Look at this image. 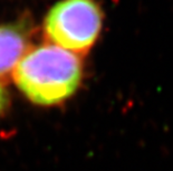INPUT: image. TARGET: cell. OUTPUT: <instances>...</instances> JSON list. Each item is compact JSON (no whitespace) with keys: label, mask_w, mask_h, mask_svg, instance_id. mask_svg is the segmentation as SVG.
Masks as SVG:
<instances>
[{"label":"cell","mask_w":173,"mask_h":171,"mask_svg":"<svg viewBox=\"0 0 173 171\" xmlns=\"http://www.w3.org/2000/svg\"><path fill=\"white\" fill-rule=\"evenodd\" d=\"M28 28L20 23L0 26V83L13 75L18 63L29 51Z\"/></svg>","instance_id":"obj_3"},{"label":"cell","mask_w":173,"mask_h":171,"mask_svg":"<svg viewBox=\"0 0 173 171\" xmlns=\"http://www.w3.org/2000/svg\"><path fill=\"white\" fill-rule=\"evenodd\" d=\"M18 89L39 106L62 104L72 97L83 78V61L55 44L29 50L12 75Z\"/></svg>","instance_id":"obj_1"},{"label":"cell","mask_w":173,"mask_h":171,"mask_svg":"<svg viewBox=\"0 0 173 171\" xmlns=\"http://www.w3.org/2000/svg\"><path fill=\"white\" fill-rule=\"evenodd\" d=\"M8 104H9L8 92H7V90L5 89V87L0 83V114L6 110Z\"/></svg>","instance_id":"obj_4"},{"label":"cell","mask_w":173,"mask_h":171,"mask_svg":"<svg viewBox=\"0 0 173 171\" xmlns=\"http://www.w3.org/2000/svg\"><path fill=\"white\" fill-rule=\"evenodd\" d=\"M103 12L95 0H62L45 18V34L55 46L86 53L100 36Z\"/></svg>","instance_id":"obj_2"}]
</instances>
